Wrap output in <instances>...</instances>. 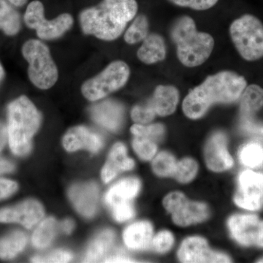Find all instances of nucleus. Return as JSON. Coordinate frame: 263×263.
<instances>
[{"label": "nucleus", "mask_w": 263, "mask_h": 263, "mask_svg": "<svg viewBox=\"0 0 263 263\" xmlns=\"http://www.w3.org/2000/svg\"><path fill=\"white\" fill-rule=\"evenodd\" d=\"M198 171V164L190 158L183 159L177 162L173 176L180 183H186L195 179Z\"/></svg>", "instance_id": "7c9ffc66"}, {"label": "nucleus", "mask_w": 263, "mask_h": 263, "mask_svg": "<svg viewBox=\"0 0 263 263\" xmlns=\"http://www.w3.org/2000/svg\"><path fill=\"white\" fill-rule=\"evenodd\" d=\"M131 118L136 124H147L155 119V116L145 106L142 105H136L131 111Z\"/></svg>", "instance_id": "e433bc0d"}, {"label": "nucleus", "mask_w": 263, "mask_h": 263, "mask_svg": "<svg viewBox=\"0 0 263 263\" xmlns=\"http://www.w3.org/2000/svg\"><path fill=\"white\" fill-rule=\"evenodd\" d=\"M247 86L245 78L233 71H221L208 76L183 100V113L189 119H200L214 104H231L238 101Z\"/></svg>", "instance_id": "f257e3e1"}, {"label": "nucleus", "mask_w": 263, "mask_h": 263, "mask_svg": "<svg viewBox=\"0 0 263 263\" xmlns=\"http://www.w3.org/2000/svg\"><path fill=\"white\" fill-rule=\"evenodd\" d=\"M61 228L66 234H70L75 228V224H74V221L71 219H66L62 221Z\"/></svg>", "instance_id": "37998d69"}, {"label": "nucleus", "mask_w": 263, "mask_h": 263, "mask_svg": "<svg viewBox=\"0 0 263 263\" xmlns=\"http://www.w3.org/2000/svg\"><path fill=\"white\" fill-rule=\"evenodd\" d=\"M105 262H133L136 261L133 260L123 254H118L114 255L113 257H108L104 260Z\"/></svg>", "instance_id": "a19ab883"}, {"label": "nucleus", "mask_w": 263, "mask_h": 263, "mask_svg": "<svg viewBox=\"0 0 263 263\" xmlns=\"http://www.w3.org/2000/svg\"><path fill=\"white\" fill-rule=\"evenodd\" d=\"M153 237V228L148 221H138L127 227L123 233V239L128 248L143 250L149 248Z\"/></svg>", "instance_id": "aec40b11"}, {"label": "nucleus", "mask_w": 263, "mask_h": 263, "mask_svg": "<svg viewBox=\"0 0 263 263\" xmlns=\"http://www.w3.org/2000/svg\"><path fill=\"white\" fill-rule=\"evenodd\" d=\"M170 36L176 45L179 62L187 67H198L206 62L215 45L210 34L197 31L195 20L189 15H181L174 21Z\"/></svg>", "instance_id": "7ed1b4c3"}, {"label": "nucleus", "mask_w": 263, "mask_h": 263, "mask_svg": "<svg viewBox=\"0 0 263 263\" xmlns=\"http://www.w3.org/2000/svg\"><path fill=\"white\" fill-rule=\"evenodd\" d=\"M205 160L208 167L214 172H222L234 164L227 148V138L222 133H216L208 141L205 148Z\"/></svg>", "instance_id": "4468645a"}, {"label": "nucleus", "mask_w": 263, "mask_h": 263, "mask_svg": "<svg viewBox=\"0 0 263 263\" xmlns=\"http://www.w3.org/2000/svg\"><path fill=\"white\" fill-rule=\"evenodd\" d=\"M14 170V165L6 159L0 157V175L8 174Z\"/></svg>", "instance_id": "ea45409f"}, {"label": "nucleus", "mask_w": 263, "mask_h": 263, "mask_svg": "<svg viewBox=\"0 0 263 263\" xmlns=\"http://www.w3.org/2000/svg\"><path fill=\"white\" fill-rule=\"evenodd\" d=\"M133 149L143 160H152L157 153L156 142L145 137L135 136L133 141Z\"/></svg>", "instance_id": "2f4dec72"}, {"label": "nucleus", "mask_w": 263, "mask_h": 263, "mask_svg": "<svg viewBox=\"0 0 263 263\" xmlns=\"http://www.w3.org/2000/svg\"><path fill=\"white\" fill-rule=\"evenodd\" d=\"M18 189V184L15 181L8 179H0V200L10 197L14 194Z\"/></svg>", "instance_id": "58836bf2"}, {"label": "nucleus", "mask_w": 263, "mask_h": 263, "mask_svg": "<svg viewBox=\"0 0 263 263\" xmlns=\"http://www.w3.org/2000/svg\"><path fill=\"white\" fill-rule=\"evenodd\" d=\"M41 124V114L27 97L21 96L8 107V140L15 155L22 157L32 148V140Z\"/></svg>", "instance_id": "20e7f679"}, {"label": "nucleus", "mask_w": 263, "mask_h": 263, "mask_svg": "<svg viewBox=\"0 0 263 263\" xmlns=\"http://www.w3.org/2000/svg\"><path fill=\"white\" fill-rule=\"evenodd\" d=\"M176 162L174 156L167 152L158 154L152 162V170L157 176L161 177L173 176L176 169Z\"/></svg>", "instance_id": "c756f323"}, {"label": "nucleus", "mask_w": 263, "mask_h": 263, "mask_svg": "<svg viewBox=\"0 0 263 263\" xmlns=\"http://www.w3.org/2000/svg\"><path fill=\"white\" fill-rule=\"evenodd\" d=\"M138 10L136 0H103L96 6L83 10L79 22L85 34L113 41L122 35Z\"/></svg>", "instance_id": "f03ea898"}, {"label": "nucleus", "mask_w": 263, "mask_h": 263, "mask_svg": "<svg viewBox=\"0 0 263 263\" xmlns=\"http://www.w3.org/2000/svg\"><path fill=\"white\" fill-rule=\"evenodd\" d=\"M91 118L97 124L112 132H117L124 122V108L114 100L97 104L90 110Z\"/></svg>", "instance_id": "a211bd4d"}, {"label": "nucleus", "mask_w": 263, "mask_h": 263, "mask_svg": "<svg viewBox=\"0 0 263 263\" xmlns=\"http://www.w3.org/2000/svg\"><path fill=\"white\" fill-rule=\"evenodd\" d=\"M134 166V161L127 157V148L122 143H116L102 170V179L105 183L110 182L121 172L130 171Z\"/></svg>", "instance_id": "6ab92c4d"}, {"label": "nucleus", "mask_w": 263, "mask_h": 263, "mask_svg": "<svg viewBox=\"0 0 263 263\" xmlns=\"http://www.w3.org/2000/svg\"><path fill=\"white\" fill-rule=\"evenodd\" d=\"M8 0H0V30L8 36H14L21 30L22 19L18 11Z\"/></svg>", "instance_id": "b1692460"}, {"label": "nucleus", "mask_w": 263, "mask_h": 263, "mask_svg": "<svg viewBox=\"0 0 263 263\" xmlns=\"http://www.w3.org/2000/svg\"><path fill=\"white\" fill-rule=\"evenodd\" d=\"M5 78V70L3 68V65L0 63V82L3 81Z\"/></svg>", "instance_id": "a18cd8bd"}, {"label": "nucleus", "mask_w": 263, "mask_h": 263, "mask_svg": "<svg viewBox=\"0 0 263 263\" xmlns=\"http://www.w3.org/2000/svg\"><path fill=\"white\" fill-rule=\"evenodd\" d=\"M174 237L167 230H162L152 238V249L158 253L164 254L168 252L174 245Z\"/></svg>", "instance_id": "72a5a7b5"}, {"label": "nucleus", "mask_w": 263, "mask_h": 263, "mask_svg": "<svg viewBox=\"0 0 263 263\" xmlns=\"http://www.w3.org/2000/svg\"><path fill=\"white\" fill-rule=\"evenodd\" d=\"M164 209L172 214L175 224L181 227L192 226L206 220L209 209L206 204L190 201L183 193L174 192L163 200Z\"/></svg>", "instance_id": "1a4fd4ad"}, {"label": "nucleus", "mask_w": 263, "mask_h": 263, "mask_svg": "<svg viewBox=\"0 0 263 263\" xmlns=\"http://www.w3.org/2000/svg\"><path fill=\"white\" fill-rule=\"evenodd\" d=\"M24 22L29 29H34L43 41L58 39L72 28L74 19L69 13H62L54 19L45 18L44 6L41 1L31 2L24 15Z\"/></svg>", "instance_id": "6e6552de"}, {"label": "nucleus", "mask_w": 263, "mask_h": 263, "mask_svg": "<svg viewBox=\"0 0 263 263\" xmlns=\"http://www.w3.org/2000/svg\"><path fill=\"white\" fill-rule=\"evenodd\" d=\"M57 228V222L54 218L48 217L41 221L33 233V246L40 249L48 247L56 236Z\"/></svg>", "instance_id": "bb28decb"}, {"label": "nucleus", "mask_w": 263, "mask_h": 263, "mask_svg": "<svg viewBox=\"0 0 263 263\" xmlns=\"http://www.w3.org/2000/svg\"><path fill=\"white\" fill-rule=\"evenodd\" d=\"M230 37L240 56L248 62L263 58V24L253 15L245 14L230 24Z\"/></svg>", "instance_id": "423d86ee"}, {"label": "nucleus", "mask_w": 263, "mask_h": 263, "mask_svg": "<svg viewBox=\"0 0 263 263\" xmlns=\"http://www.w3.org/2000/svg\"><path fill=\"white\" fill-rule=\"evenodd\" d=\"M166 55L167 48L164 38L157 33L148 34L137 52L140 61L146 65H154L164 61Z\"/></svg>", "instance_id": "412c9836"}, {"label": "nucleus", "mask_w": 263, "mask_h": 263, "mask_svg": "<svg viewBox=\"0 0 263 263\" xmlns=\"http://www.w3.org/2000/svg\"><path fill=\"white\" fill-rule=\"evenodd\" d=\"M69 197L81 215L91 218L98 209L99 190L93 182L78 183L71 186Z\"/></svg>", "instance_id": "dca6fc26"}, {"label": "nucleus", "mask_w": 263, "mask_h": 263, "mask_svg": "<svg viewBox=\"0 0 263 263\" xmlns=\"http://www.w3.org/2000/svg\"><path fill=\"white\" fill-rule=\"evenodd\" d=\"M22 55L28 62V76L33 85L46 90L54 86L59 72L49 48L39 40L31 39L24 43Z\"/></svg>", "instance_id": "39448f33"}, {"label": "nucleus", "mask_w": 263, "mask_h": 263, "mask_svg": "<svg viewBox=\"0 0 263 263\" xmlns=\"http://www.w3.org/2000/svg\"><path fill=\"white\" fill-rule=\"evenodd\" d=\"M141 188V182L136 178H129L113 185L105 196V202L109 206L117 204L131 202L138 195Z\"/></svg>", "instance_id": "4be33fe9"}, {"label": "nucleus", "mask_w": 263, "mask_h": 263, "mask_svg": "<svg viewBox=\"0 0 263 263\" xmlns=\"http://www.w3.org/2000/svg\"><path fill=\"white\" fill-rule=\"evenodd\" d=\"M164 127L162 124H136L132 126L130 131L134 136L145 137L157 143L164 137Z\"/></svg>", "instance_id": "473e14b6"}, {"label": "nucleus", "mask_w": 263, "mask_h": 263, "mask_svg": "<svg viewBox=\"0 0 263 263\" xmlns=\"http://www.w3.org/2000/svg\"><path fill=\"white\" fill-rule=\"evenodd\" d=\"M149 22L146 15L141 14L135 18L124 35L127 44L134 45L141 42L148 35Z\"/></svg>", "instance_id": "cd10ccee"}, {"label": "nucleus", "mask_w": 263, "mask_h": 263, "mask_svg": "<svg viewBox=\"0 0 263 263\" xmlns=\"http://www.w3.org/2000/svg\"><path fill=\"white\" fill-rule=\"evenodd\" d=\"M179 89L171 85H159L151 98L143 104L152 114L167 117L176 111L179 104Z\"/></svg>", "instance_id": "2eb2a0df"}, {"label": "nucleus", "mask_w": 263, "mask_h": 263, "mask_svg": "<svg viewBox=\"0 0 263 263\" xmlns=\"http://www.w3.org/2000/svg\"><path fill=\"white\" fill-rule=\"evenodd\" d=\"M257 262L263 263V257H262V258L259 259L257 261Z\"/></svg>", "instance_id": "49530a36"}, {"label": "nucleus", "mask_w": 263, "mask_h": 263, "mask_svg": "<svg viewBox=\"0 0 263 263\" xmlns=\"http://www.w3.org/2000/svg\"><path fill=\"white\" fill-rule=\"evenodd\" d=\"M111 208L114 217L119 222L129 220L135 215L134 208L131 202L117 204Z\"/></svg>", "instance_id": "c9c22d12"}, {"label": "nucleus", "mask_w": 263, "mask_h": 263, "mask_svg": "<svg viewBox=\"0 0 263 263\" xmlns=\"http://www.w3.org/2000/svg\"><path fill=\"white\" fill-rule=\"evenodd\" d=\"M240 113L251 115L263 107V89L259 85L247 86L240 98Z\"/></svg>", "instance_id": "393cba45"}, {"label": "nucleus", "mask_w": 263, "mask_h": 263, "mask_svg": "<svg viewBox=\"0 0 263 263\" xmlns=\"http://www.w3.org/2000/svg\"><path fill=\"white\" fill-rule=\"evenodd\" d=\"M72 259L70 252L67 251H55L45 257H35L32 258L34 262H67Z\"/></svg>", "instance_id": "4c0bfd02"}, {"label": "nucleus", "mask_w": 263, "mask_h": 263, "mask_svg": "<svg viewBox=\"0 0 263 263\" xmlns=\"http://www.w3.org/2000/svg\"><path fill=\"white\" fill-rule=\"evenodd\" d=\"M64 148L67 152H76L80 149L97 153L101 149L103 141L101 137L84 126L71 128L63 138Z\"/></svg>", "instance_id": "f3484780"}, {"label": "nucleus", "mask_w": 263, "mask_h": 263, "mask_svg": "<svg viewBox=\"0 0 263 263\" xmlns=\"http://www.w3.org/2000/svg\"><path fill=\"white\" fill-rule=\"evenodd\" d=\"M240 162L251 168L263 165V146L256 142L245 144L238 152Z\"/></svg>", "instance_id": "c85d7f7f"}, {"label": "nucleus", "mask_w": 263, "mask_h": 263, "mask_svg": "<svg viewBox=\"0 0 263 263\" xmlns=\"http://www.w3.org/2000/svg\"><path fill=\"white\" fill-rule=\"evenodd\" d=\"M234 202L246 210L257 211L262 208L263 174L251 170L243 171L238 176Z\"/></svg>", "instance_id": "9b49d317"}, {"label": "nucleus", "mask_w": 263, "mask_h": 263, "mask_svg": "<svg viewBox=\"0 0 263 263\" xmlns=\"http://www.w3.org/2000/svg\"><path fill=\"white\" fill-rule=\"evenodd\" d=\"M233 239L243 247L263 248V220L254 214H235L228 219Z\"/></svg>", "instance_id": "9d476101"}, {"label": "nucleus", "mask_w": 263, "mask_h": 263, "mask_svg": "<svg viewBox=\"0 0 263 263\" xmlns=\"http://www.w3.org/2000/svg\"><path fill=\"white\" fill-rule=\"evenodd\" d=\"M27 243V235L20 231H15L0 238V258L9 259L24 250Z\"/></svg>", "instance_id": "a878e982"}, {"label": "nucleus", "mask_w": 263, "mask_h": 263, "mask_svg": "<svg viewBox=\"0 0 263 263\" xmlns=\"http://www.w3.org/2000/svg\"><path fill=\"white\" fill-rule=\"evenodd\" d=\"M129 76L127 63L120 60L112 62L98 75L85 81L81 92L86 100L98 101L124 87Z\"/></svg>", "instance_id": "0eeeda50"}, {"label": "nucleus", "mask_w": 263, "mask_h": 263, "mask_svg": "<svg viewBox=\"0 0 263 263\" xmlns=\"http://www.w3.org/2000/svg\"><path fill=\"white\" fill-rule=\"evenodd\" d=\"M8 140V130L3 123L0 122V152L4 148Z\"/></svg>", "instance_id": "79ce46f5"}, {"label": "nucleus", "mask_w": 263, "mask_h": 263, "mask_svg": "<svg viewBox=\"0 0 263 263\" xmlns=\"http://www.w3.org/2000/svg\"><path fill=\"white\" fill-rule=\"evenodd\" d=\"M115 233L112 230H105L101 232L93 240L88 248L84 262H99L106 255L113 247Z\"/></svg>", "instance_id": "5701e85b"}, {"label": "nucleus", "mask_w": 263, "mask_h": 263, "mask_svg": "<svg viewBox=\"0 0 263 263\" xmlns=\"http://www.w3.org/2000/svg\"><path fill=\"white\" fill-rule=\"evenodd\" d=\"M44 209L39 202L28 200L14 206L0 210V222H16L27 229H31L41 221Z\"/></svg>", "instance_id": "ddd939ff"}, {"label": "nucleus", "mask_w": 263, "mask_h": 263, "mask_svg": "<svg viewBox=\"0 0 263 263\" xmlns=\"http://www.w3.org/2000/svg\"><path fill=\"white\" fill-rule=\"evenodd\" d=\"M178 257L182 262H231L227 254L211 250L207 240L199 236L189 237L183 240Z\"/></svg>", "instance_id": "f8f14e48"}, {"label": "nucleus", "mask_w": 263, "mask_h": 263, "mask_svg": "<svg viewBox=\"0 0 263 263\" xmlns=\"http://www.w3.org/2000/svg\"><path fill=\"white\" fill-rule=\"evenodd\" d=\"M8 1L15 7H22L27 4L28 0H8Z\"/></svg>", "instance_id": "c03bdc74"}, {"label": "nucleus", "mask_w": 263, "mask_h": 263, "mask_svg": "<svg viewBox=\"0 0 263 263\" xmlns=\"http://www.w3.org/2000/svg\"><path fill=\"white\" fill-rule=\"evenodd\" d=\"M171 3L182 8L195 10H205L213 8L219 0H169Z\"/></svg>", "instance_id": "f704fd0d"}]
</instances>
